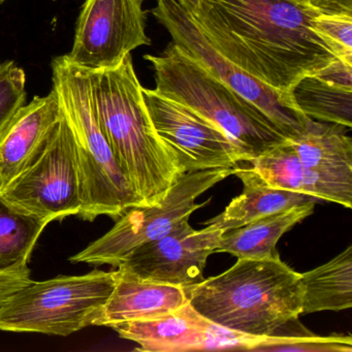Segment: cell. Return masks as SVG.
<instances>
[{
    "mask_svg": "<svg viewBox=\"0 0 352 352\" xmlns=\"http://www.w3.org/2000/svg\"><path fill=\"white\" fill-rule=\"evenodd\" d=\"M188 302L186 288L147 281L118 269L114 290L94 325L110 327L127 321L147 320L182 308Z\"/></svg>",
    "mask_w": 352,
    "mask_h": 352,
    "instance_id": "9a60e30c",
    "label": "cell"
},
{
    "mask_svg": "<svg viewBox=\"0 0 352 352\" xmlns=\"http://www.w3.org/2000/svg\"><path fill=\"white\" fill-rule=\"evenodd\" d=\"M234 175L243 183V192L230 201L223 212L205 226L226 232L259 218L286 211L298 206L315 203L316 197L272 186L254 168L236 166Z\"/></svg>",
    "mask_w": 352,
    "mask_h": 352,
    "instance_id": "ac0fdd59",
    "label": "cell"
},
{
    "mask_svg": "<svg viewBox=\"0 0 352 352\" xmlns=\"http://www.w3.org/2000/svg\"><path fill=\"white\" fill-rule=\"evenodd\" d=\"M154 129L183 172L232 168L244 162L236 144L217 125L188 107L143 88Z\"/></svg>",
    "mask_w": 352,
    "mask_h": 352,
    "instance_id": "8fae6325",
    "label": "cell"
},
{
    "mask_svg": "<svg viewBox=\"0 0 352 352\" xmlns=\"http://www.w3.org/2000/svg\"><path fill=\"white\" fill-rule=\"evenodd\" d=\"M302 314L352 307V246L324 265L300 274Z\"/></svg>",
    "mask_w": 352,
    "mask_h": 352,
    "instance_id": "44dd1931",
    "label": "cell"
},
{
    "mask_svg": "<svg viewBox=\"0 0 352 352\" xmlns=\"http://www.w3.org/2000/svg\"><path fill=\"white\" fill-rule=\"evenodd\" d=\"M312 1H315V3H325V1H329V0H312Z\"/></svg>",
    "mask_w": 352,
    "mask_h": 352,
    "instance_id": "83f0119b",
    "label": "cell"
},
{
    "mask_svg": "<svg viewBox=\"0 0 352 352\" xmlns=\"http://www.w3.org/2000/svg\"><path fill=\"white\" fill-rule=\"evenodd\" d=\"M349 127L307 119L304 131L287 140L305 166L352 185V139Z\"/></svg>",
    "mask_w": 352,
    "mask_h": 352,
    "instance_id": "d6986e66",
    "label": "cell"
},
{
    "mask_svg": "<svg viewBox=\"0 0 352 352\" xmlns=\"http://www.w3.org/2000/svg\"><path fill=\"white\" fill-rule=\"evenodd\" d=\"M52 81L77 143L82 191L78 216L86 221L100 215L117 220L131 208L142 207L100 126L89 71L74 65L65 55L56 57Z\"/></svg>",
    "mask_w": 352,
    "mask_h": 352,
    "instance_id": "277c9868",
    "label": "cell"
},
{
    "mask_svg": "<svg viewBox=\"0 0 352 352\" xmlns=\"http://www.w3.org/2000/svg\"><path fill=\"white\" fill-rule=\"evenodd\" d=\"M26 75L14 61L0 65V135L26 104Z\"/></svg>",
    "mask_w": 352,
    "mask_h": 352,
    "instance_id": "d4e9b609",
    "label": "cell"
},
{
    "mask_svg": "<svg viewBox=\"0 0 352 352\" xmlns=\"http://www.w3.org/2000/svg\"><path fill=\"white\" fill-rule=\"evenodd\" d=\"M212 168L185 173L160 203L127 210L114 228L69 258L74 263L118 267L138 247L162 238L204 204L197 199L224 179L234 168Z\"/></svg>",
    "mask_w": 352,
    "mask_h": 352,
    "instance_id": "52a82bcc",
    "label": "cell"
},
{
    "mask_svg": "<svg viewBox=\"0 0 352 352\" xmlns=\"http://www.w3.org/2000/svg\"><path fill=\"white\" fill-rule=\"evenodd\" d=\"M315 30L337 58L352 65V3L323 12Z\"/></svg>",
    "mask_w": 352,
    "mask_h": 352,
    "instance_id": "cb8c5ba5",
    "label": "cell"
},
{
    "mask_svg": "<svg viewBox=\"0 0 352 352\" xmlns=\"http://www.w3.org/2000/svg\"><path fill=\"white\" fill-rule=\"evenodd\" d=\"M188 13L192 14L199 7V0H177Z\"/></svg>",
    "mask_w": 352,
    "mask_h": 352,
    "instance_id": "4316f807",
    "label": "cell"
},
{
    "mask_svg": "<svg viewBox=\"0 0 352 352\" xmlns=\"http://www.w3.org/2000/svg\"><path fill=\"white\" fill-rule=\"evenodd\" d=\"M223 234L208 226L193 230L184 219L162 238L138 247L117 267L147 281L191 287L203 281L208 258Z\"/></svg>",
    "mask_w": 352,
    "mask_h": 352,
    "instance_id": "7c38bea8",
    "label": "cell"
},
{
    "mask_svg": "<svg viewBox=\"0 0 352 352\" xmlns=\"http://www.w3.org/2000/svg\"><path fill=\"white\" fill-rule=\"evenodd\" d=\"M152 14L168 30L173 43L197 61L208 73L232 88L259 109L287 140L304 131L308 117L294 104L292 96L277 90L243 71L220 54L207 40L190 14L177 0H156Z\"/></svg>",
    "mask_w": 352,
    "mask_h": 352,
    "instance_id": "ba28073f",
    "label": "cell"
},
{
    "mask_svg": "<svg viewBox=\"0 0 352 352\" xmlns=\"http://www.w3.org/2000/svg\"><path fill=\"white\" fill-rule=\"evenodd\" d=\"M3 1H5V0H0V3H3Z\"/></svg>",
    "mask_w": 352,
    "mask_h": 352,
    "instance_id": "f1b7e54d",
    "label": "cell"
},
{
    "mask_svg": "<svg viewBox=\"0 0 352 352\" xmlns=\"http://www.w3.org/2000/svg\"><path fill=\"white\" fill-rule=\"evenodd\" d=\"M249 162L272 186L351 208L352 185L305 166L287 140Z\"/></svg>",
    "mask_w": 352,
    "mask_h": 352,
    "instance_id": "e0dca14e",
    "label": "cell"
},
{
    "mask_svg": "<svg viewBox=\"0 0 352 352\" xmlns=\"http://www.w3.org/2000/svg\"><path fill=\"white\" fill-rule=\"evenodd\" d=\"M143 0H85L65 55L89 72L115 69L131 51L150 45Z\"/></svg>",
    "mask_w": 352,
    "mask_h": 352,
    "instance_id": "30bf717a",
    "label": "cell"
},
{
    "mask_svg": "<svg viewBox=\"0 0 352 352\" xmlns=\"http://www.w3.org/2000/svg\"><path fill=\"white\" fill-rule=\"evenodd\" d=\"M315 203L305 204L286 211L249 222L222 234L216 252L238 258H273L280 256L276 245L286 232L314 211Z\"/></svg>",
    "mask_w": 352,
    "mask_h": 352,
    "instance_id": "ffe728a7",
    "label": "cell"
},
{
    "mask_svg": "<svg viewBox=\"0 0 352 352\" xmlns=\"http://www.w3.org/2000/svg\"><path fill=\"white\" fill-rule=\"evenodd\" d=\"M0 197L49 223L79 215L82 191L77 143L65 114L40 160L12 181Z\"/></svg>",
    "mask_w": 352,
    "mask_h": 352,
    "instance_id": "9c48e42d",
    "label": "cell"
},
{
    "mask_svg": "<svg viewBox=\"0 0 352 352\" xmlns=\"http://www.w3.org/2000/svg\"><path fill=\"white\" fill-rule=\"evenodd\" d=\"M123 339L139 344L138 351L187 352L201 350L252 351L263 338L224 329L199 314L190 304L168 314L111 325Z\"/></svg>",
    "mask_w": 352,
    "mask_h": 352,
    "instance_id": "4fadbf2b",
    "label": "cell"
},
{
    "mask_svg": "<svg viewBox=\"0 0 352 352\" xmlns=\"http://www.w3.org/2000/svg\"><path fill=\"white\" fill-rule=\"evenodd\" d=\"M48 224L0 197V271L28 265L36 242Z\"/></svg>",
    "mask_w": 352,
    "mask_h": 352,
    "instance_id": "7402d4cb",
    "label": "cell"
},
{
    "mask_svg": "<svg viewBox=\"0 0 352 352\" xmlns=\"http://www.w3.org/2000/svg\"><path fill=\"white\" fill-rule=\"evenodd\" d=\"M116 281L117 270L32 281L0 310V331L67 337L94 325Z\"/></svg>",
    "mask_w": 352,
    "mask_h": 352,
    "instance_id": "8992f818",
    "label": "cell"
},
{
    "mask_svg": "<svg viewBox=\"0 0 352 352\" xmlns=\"http://www.w3.org/2000/svg\"><path fill=\"white\" fill-rule=\"evenodd\" d=\"M144 58L155 73L154 90L217 125L236 144L244 162L287 140L257 107L208 73L174 43L158 56Z\"/></svg>",
    "mask_w": 352,
    "mask_h": 352,
    "instance_id": "5b68a950",
    "label": "cell"
},
{
    "mask_svg": "<svg viewBox=\"0 0 352 352\" xmlns=\"http://www.w3.org/2000/svg\"><path fill=\"white\" fill-rule=\"evenodd\" d=\"M63 116L54 89L18 111L0 135V192L40 160Z\"/></svg>",
    "mask_w": 352,
    "mask_h": 352,
    "instance_id": "5bb4252c",
    "label": "cell"
},
{
    "mask_svg": "<svg viewBox=\"0 0 352 352\" xmlns=\"http://www.w3.org/2000/svg\"><path fill=\"white\" fill-rule=\"evenodd\" d=\"M352 0H199L190 14L212 46L251 77L292 96L306 76L335 60L317 17Z\"/></svg>",
    "mask_w": 352,
    "mask_h": 352,
    "instance_id": "6da1fadb",
    "label": "cell"
},
{
    "mask_svg": "<svg viewBox=\"0 0 352 352\" xmlns=\"http://www.w3.org/2000/svg\"><path fill=\"white\" fill-rule=\"evenodd\" d=\"M102 131L141 206L160 203L184 175L154 129L131 55L111 69L89 72Z\"/></svg>",
    "mask_w": 352,
    "mask_h": 352,
    "instance_id": "7a4b0ae2",
    "label": "cell"
},
{
    "mask_svg": "<svg viewBox=\"0 0 352 352\" xmlns=\"http://www.w3.org/2000/svg\"><path fill=\"white\" fill-rule=\"evenodd\" d=\"M296 108L313 120L352 126V65L336 58L292 88Z\"/></svg>",
    "mask_w": 352,
    "mask_h": 352,
    "instance_id": "2e32d148",
    "label": "cell"
},
{
    "mask_svg": "<svg viewBox=\"0 0 352 352\" xmlns=\"http://www.w3.org/2000/svg\"><path fill=\"white\" fill-rule=\"evenodd\" d=\"M32 282L28 265L0 271V310L18 292Z\"/></svg>",
    "mask_w": 352,
    "mask_h": 352,
    "instance_id": "484cf974",
    "label": "cell"
},
{
    "mask_svg": "<svg viewBox=\"0 0 352 352\" xmlns=\"http://www.w3.org/2000/svg\"><path fill=\"white\" fill-rule=\"evenodd\" d=\"M189 304L215 324L265 338L302 314L300 274L273 258H238L232 267L186 288Z\"/></svg>",
    "mask_w": 352,
    "mask_h": 352,
    "instance_id": "3957f363",
    "label": "cell"
},
{
    "mask_svg": "<svg viewBox=\"0 0 352 352\" xmlns=\"http://www.w3.org/2000/svg\"><path fill=\"white\" fill-rule=\"evenodd\" d=\"M253 351L351 352L352 337L314 335L298 318H294L278 327L273 335L265 337Z\"/></svg>",
    "mask_w": 352,
    "mask_h": 352,
    "instance_id": "603a6c76",
    "label": "cell"
}]
</instances>
